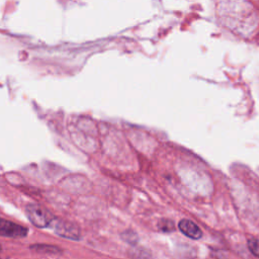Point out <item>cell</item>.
<instances>
[{
	"label": "cell",
	"instance_id": "1",
	"mask_svg": "<svg viewBox=\"0 0 259 259\" xmlns=\"http://www.w3.org/2000/svg\"><path fill=\"white\" fill-rule=\"evenodd\" d=\"M25 212L29 221L37 228H46L54 221L53 214L45 207L37 204H27Z\"/></svg>",
	"mask_w": 259,
	"mask_h": 259
},
{
	"label": "cell",
	"instance_id": "2",
	"mask_svg": "<svg viewBox=\"0 0 259 259\" xmlns=\"http://www.w3.org/2000/svg\"><path fill=\"white\" fill-rule=\"evenodd\" d=\"M28 230L13 222L0 218V236L9 238H22L27 235Z\"/></svg>",
	"mask_w": 259,
	"mask_h": 259
},
{
	"label": "cell",
	"instance_id": "3",
	"mask_svg": "<svg viewBox=\"0 0 259 259\" xmlns=\"http://www.w3.org/2000/svg\"><path fill=\"white\" fill-rule=\"evenodd\" d=\"M56 232L61 236L68 239L77 240L80 237V231L77 226L66 221H59L56 224Z\"/></svg>",
	"mask_w": 259,
	"mask_h": 259
},
{
	"label": "cell",
	"instance_id": "4",
	"mask_svg": "<svg viewBox=\"0 0 259 259\" xmlns=\"http://www.w3.org/2000/svg\"><path fill=\"white\" fill-rule=\"evenodd\" d=\"M179 230L187 237L191 239H199L202 236V232L197 225L189 220H181L178 224Z\"/></svg>",
	"mask_w": 259,
	"mask_h": 259
},
{
	"label": "cell",
	"instance_id": "5",
	"mask_svg": "<svg viewBox=\"0 0 259 259\" xmlns=\"http://www.w3.org/2000/svg\"><path fill=\"white\" fill-rule=\"evenodd\" d=\"M31 250L35 252H40V253H50V254H56L59 253L61 250L58 247L51 246V245H33L30 247Z\"/></svg>",
	"mask_w": 259,
	"mask_h": 259
},
{
	"label": "cell",
	"instance_id": "6",
	"mask_svg": "<svg viewBox=\"0 0 259 259\" xmlns=\"http://www.w3.org/2000/svg\"><path fill=\"white\" fill-rule=\"evenodd\" d=\"M248 247L253 255H255L256 257H259V240L257 239L250 240L248 242Z\"/></svg>",
	"mask_w": 259,
	"mask_h": 259
},
{
	"label": "cell",
	"instance_id": "7",
	"mask_svg": "<svg viewBox=\"0 0 259 259\" xmlns=\"http://www.w3.org/2000/svg\"><path fill=\"white\" fill-rule=\"evenodd\" d=\"M159 228L164 231V232H170L174 229V226H173V223L171 221H167V220H162L160 223H159Z\"/></svg>",
	"mask_w": 259,
	"mask_h": 259
},
{
	"label": "cell",
	"instance_id": "8",
	"mask_svg": "<svg viewBox=\"0 0 259 259\" xmlns=\"http://www.w3.org/2000/svg\"><path fill=\"white\" fill-rule=\"evenodd\" d=\"M0 250H1V246H0Z\"/></svg>",
	"mask_w": 259,
	"mask_h": 259
}]
</instances>
